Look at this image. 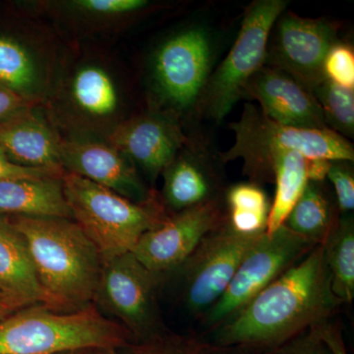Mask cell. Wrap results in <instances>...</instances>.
<instances>
[{"mask_svg":"<svg viewBox=\"0 0 354 354\" xmlns=\"http://www.w3.org/2000/svg\"><path fill=\"white\" fill-rule=\"evenodd\" d=\"M342 305L332 290L324 244H318L205 337L221 346L271 353L330 320Z\"/></svg>","mask_w":354,"mask_h":354,"instance_id":"cell-1","label":"cell"},{"mask_svg":"<svg viewBox=\"0 0 354 354\" xmlns=\"http://www.w3.org/2000/svg\"><path fill=\"white\" fill-rule=\"evenodd\" d=\"M8 218L24 237L39 283L58 311L91 305L104 262L78 223L62 218Z\"/></svg>","mask_w":354,"mask_h":354,"instance_id":"cell-2","label":"cell"},{"mask_svg":"<svg viewBox=\"0 0 354 354\" xmlns=\"http://www.w3.org/2000/svg\"><path fill=\"white\" fill-rule=\"evenodd\" d=\"M131 344L128 330L94 304L71 312L30 305L0 320V354H64Z\"/></svg>","mask_w":354,"mask_h":354,"instance_id":"cell-3","label":"cell"},{"mask_svg":"<svg viewBox=\"0 0 354 354\" xmlns=\"http://www.w3.org/2000/svg\"><path fill=\"white\" fill-rule=\"evenodd\" d=\"M62 183L72 218L99 249L104 263L131 253L140 239L169 215L156 196L133 202L69 172Z\"/></svg>","mask_w":354,"mask_h":354,"instance_id":"cell-4","label":"cell"},{"mask_svg":"<svg viewBox=\"0 0 354 354\" xmlns=\"http://www.w3.org/2000/svg\"><path fill=\"white\" fill-rule=\"evenodd\" d=\"M230 127L234 132L235 142L230 150L221 153V162L243 160L244 172L251 183L274 180L272 160L285 151H295L308 160H354L353 147L342 135L330 129L285 127L268 118L253 104H246L241 118Z\"/></svg>","mask_w":354,"mask_h":354,"instance_id":"cell-5","label":"cell"},{"mask_svg":"<svg viewBox=\"0 0 354 354\" xmlns=\"http://www.w3.org/2000/svg\"><path fill=\"white\" fill-rule=\"evenodd\" d=\"M286 6L285 0H257L246 9L236 41L209 76L200 100L209 118L223 120L241 99L249 79L264 66L272 30Z\"/></svg>","mask_w":354,"mask_h":354,"instance_id":"cell-6","label":"cell"},{"mask_svg":"<svg viewBox=\"0 0 354 354\" xmlns=\"http://www.w3.org/2000/svg\"><path fill=\"white\" fill-rule=\"evenodd\" d=\"M160 285L162 279L132 252L123 254L104 263L93 302L118 319L133 344L150 341L167 332L158 302Z\"/></svg>","mask_w":354,"mask_h":354,"instance_id":"cell-7","label":"cell"},{"mask_svg":"<svg viewBox=\"0 0 354 354\" xmlns=\"http://www.w3.org/2000/svg\"><path fill=\"white\" fill-rule=\"evenodd\" d=\"M316 245L318 244L293 234L286 225L258 237L247 251L227 290L200 319L206 332L234 316Z\"/></svg>","mask_w":354,"mask_h":354,"instance_id":"cell-8","label":"cell"},{"mask_svg":"<svg viewBox=\"0 0 354 354\" xmlns=\"http://www.w3.org/2000/svg\"><path fill=\"white\" fill-rule=\"evenodd\" d=\"M261 235L237 234L225 221L165 278L176 279L179 300L188 314L201 319L213 307L227 290L247 251Z\"/></svg>","mask_w":354,"mask_h":354,"instance_id":"cell-9","label":"cell"},{"mask_svg":"<svg viewBox=\"0 0 354 354\" xmlns=\"http://www.w3.org/2000/svg\"><path fill=\"white\" fill-rule=\"evenodd\" d=\"M212 62L213 41L201 26L183 30L160 44L153 55V82L174 113H184L199 104Z\"/></svg>","mask_w":354,"mask_h":354,"instance_id":"cell-10","label":"cell"},{"mask_svg":"<svg viewBox=\"0 0 354 354\" xmlns=\"http://www.w3.org/2000/svg\"><path fill=\"white\" fill-rule=\"evenodd\" d=\"M225 221L223 198L169 214L140 239L133 255L162 281L189 258L207 235Z\"/></svg>","mask_w":354,"mask_h":354,"instance_id":"cell-11","label":"cell"},{"mask_svg":"<svg viewBox=\"0 0 354 354\" xmlns=\"http://www.w3.org/2000/svg\"><path fill=\"white\" fill-rule=\"evenodd\" d=\"M274 28L272 50H267L266 57L270 66L283 70L310 90L325 80L324 62L337 43L335 23L283 12Z\"/></svg>","mask_w":354,"mask_h":354,"instance_id":"cell-12","label":"cell"},{"mask_svg":"<svg viewBox=\"0 0 354 354\" xmlns=\"http://www.w3.org/2000/svg\"><path fill=\"white\" fill-rule=\"evenodd\" d=\"M241 99L255 100L268 118L285 127L330 129L311 90L276 67H261L244 86Z\"/></svg>","mask_w":354,"mask_h":354,"instance_id":"cell-13","label":"cell"},{"mask_svg":"<svg viewBox=\"0 0 354 354\" xmlns=\"http://www.w3.org/2000/svg\"><path fill=\"white\" fill-rule=\"evenodd\" d=\"M60 160L65 172L99 184L133 202L144 203L155 196L140 178L131 160L109 143L62 139Z\"/></svg>","mask_w":354,"mask_h":354,"instance_id":"cell-14","label":"cell"},{"mask_svg":"<svg viewBox=\"0 0 354 354\" xmlns=\"http://www.w3.org/2000/svg\"><path fill=\"white\" fill-rule=\"evenodd\" d=\"M186 142L171 113L137 116L116 125L109 135L111 145L153 179L162 174Z\"/></svg>","mask_w":354,"mask_h":354,"instance_id":"cell-15","label":"cell"},{"mask_svg":"<svg viewBox=\"0 0 354 354\" xmlns=\"http://www.w3.org/2000/svg\"><path fill=\"white\" fill-rule=\"evenodd\" d=\"M34 109L0 122V146L16 164L64 174L60 160L62 139Z\"/></svg>","mask_w":354,"mask_h":354,"instance_id":"cell-16","label":"cell"},{"mask_svg":"<svg viewBox=\"0 0 354 354\" xmlns=\"http://www.w3.org/2000/svg\"><path fill=\"white\" fill-rule=\"evenodd\" d=\"M0 293L4 302L19 308L43 304L57 310L53 300L39 283L24 237L16 230L8 216L1 214Z\"/></svg>","mask_w":354,"mask_h":354,"instance_id":"cell-17","label":"cell"},{"mask_svg":"<svg viewBox=\"0 0 354 354\" xmlns=\"http://www.w3.org/2000/svg\"><path fill=\"white\" fill-rule=\"evenodd\" d=\"M162 202L171 214L221 199V184L211 160L204 153L179 151L162 171Z\"/></svg>","mask_w":354,"mask_h":354,"instance_id":"cell-18","label":"cell"},{"mask_svg":"<svg viewBox=\"0 0 354 354\" xmlns=\"http://www.w3.org/2000/svg\"><path fill=\"white\" fill-rule=\"evenodd\" d=\"M62 177L0 181V214L7 216L73 220L65 198Z\"/></svg>","mask_w":354,"mask_h":354,"instance_id":"cell-19","label":"cell"},{"mask_svg":"<svg viewBox=\"0 0 354 354\" xmlns=\"http://www.w3.org/2000/svg\"><path fill=\"white\" fill-rule=\"evenodd\" d=\"M67 95L79 115L94 122H106L120 111L121 97L113 75L99 64L81 65L70 78Z\"/></svg>","mask_w":354,"mask_h":354,"instance_id":"cell-20","label":"cell"},{"mask_svg":"<svg viewBox=\"0 0 354 354\" xmlns=\"http://www.w3.org/2000/svg\"><path fill=\"white\" fill-rule=\"evenodd\" d=\"M307 160L295 151L279 153L272 162L276 192L270 209L267 232L272 234L283 225L291 209L298 201L308 183Z\"/></svg>","mask_w":354,"mask_h":354,"instance_id":"cell-21","label":"cell"},{"mask_svg":"<svg viewBox=\"0 0 354 354\" xmlns=\"http://www.w3.org/2000/svg\"><path fill=\"white\" fill-rule=\"evenodd\" d=\"M325 259L335 297L342 304L354 299V223L346 214L337 218L324 242Z\"/></svg>","mask_w":354,"mask_h":354,"instance_id":"cell-22","label":"cell"},{"mask_svg":"<svg viewBox=\"0 0 354 354\" xmlns=\"http://www.w3.org/2000/svg\"><path fill=\"white\" fill-rule=\"evenodd\" d=\"M337 220L332 203L321 183L308 181L283 225L307 241L323 244Z\"/></svg>","mask_w":354,"mask_h":354,"instance_id":"cell-23","label":"cell"},{"mask_svg":"<svg viewBox=\"0 0 354 354\" xmlns=\"http://www.w3.org/2000/svg\"><path fill=\"white\" fill-rule=\"evenodd\" d=\"M225 221L237 234L256 236L267 232L270 204L259 184L239 183L230 186L223 196Z\"/></svg>","mask_w":354,"mask_h":354,"instance_id":"cell-24","label":"cell"},{"mask_svg":"<svg viewBox=\"0 0 354 354\" xmlns=\"http://www.w3.org/2000/svg\"><path fill=\"white\" fill-rule=\"evenodd\" d=\"M39 71L30 51L18 41L0 36V84L26 99L36 101Z\"/></svg>","mask_w":354,"mask_h":354,"instance_id":"cell-25","label":"cell"},{"mask_svg":"<svg viewBox=\"0 0 354 354\" xmlns=\"http://www.w3.org/2000/svg\"><path fill=\"white\" fill-rule=\"evenodd\" d=\"M127 354H269L250 349L214 344L205 337L177 335L169 330L155 339L131 344L122 348Z\"/></svg>","mask_w":354,"mask_h":354,"instance_id":"cell-26","label":"cell"},{"mask_svg":"<svg viewBox=\"0 0 354 354\" xmlns=\"http://www.w3.org/2000/svg\"><path fill=\"white\" fill-rule=\"evenodd\" d=\"M311 92L322 109L327 127L342 137H353L354 91L325 79Z\"/></svg>","mask_w":354,"mask_h":354,"instance_id":"cell-27","label":"cell"},{"mask_svg":"<svg viewBox=\"0 0 354 354\" xmlns=\"http://www.w3.org/2000/svg\"><path fill=\"white\" fill-rule=\"evenodd\" d=\"M145 0H73L58 6L78 17L101 22H111L127 17L148 6Z\"/></svg>","mask_w":354,"mask_h":354,"instance_id":"cell-28","label":"cell"},{"mask_svg":"<svg viewBox=\"0 0 354 354\" xmlns=\"http://www.w3.org/2000/svg\"><path fill=\"white\" fill-rule=\"evenodd\" d=\"M323 69L328 80L342 87L354 88V53L351 46L335 44L326 57Z\"/></svg>","mask_w":354,"mask_h":354,"instance_id":"cell-29","label":"cell"},{"mask_svg":"<svg viewBox=\"0 0 354 354\" xmlns=\"http://www.w3.org/2000/svg\"><path fill=\"white\" fill-rule=\"evenodd\" d=\"M348 160H333L327 178L334 186L337 207L342 214L354 209V176Z\"/></svg>","mask_w":354,"mask_h":354,"instance_id":"cell-30","label":"cell"},{"mask_svg":"<svg viewBox=\"0 0 354 354\" xmlns=\"http://www.w3.org/2000/svg\"><path fill=\"white\" fill-rule=\"evenodd\" d=\"M269 354H333L327 342L319 335L315 327L310 328L301 334L274 349Z\"/></svg>","mask_w":354,"mask_h":354,"instance_id":"cell-31","label":"cell"},{"mask_svg":"<svg viewBox=\"0 0 354 354\" xmlns=\"http://www.w3.org/2000/svg\"><path fill=\"white\" fill-rule=\"evenodd\" d=\"M62 172L23 167L14 162L6 151L0 146V181L17 178H37V177L64 176Z\"/></svg>","mask_w":354,"mask_h":354,"instance_id":"cell-32","label":"cell"},{"mask_svg":"<svg viewBox=\"0 0 354 354\" xmlns=\"http://www.w3.org/2000/svg\"><path fill=\"white\" fill-rule=\"evenodd\" d=\"M36 106V101L26 99L7 88H0V122Z\"/></svg>","mask_w":354,"mask_h":354,"instance_id":"cell-33","label":"cell"},{"mask_svg":"<svg viewBox=\"0 0 354 354\" xmlns=\"http://www.w3.org/2000/svg\"><path fill=\"white\" fill-rule=\"evenodd\" d=\"M333 160L311 158L307 160V177L311 183H322L327 178Z\"/></svg>","mask_w":354,"mask_h":354,"instance_id":"cell-34","label":"cell"},{"mask_svg":"<svg viewBox=\"0 0 354 354\" xmlns=\"http://www.w3.org/2000/svg\"><path fill=\"white\" fill-rule=\"evenodd\" d=\"M19 307L15 306V305L7 304V302H1L0 304V320L6 318V317L10 315L13 312L19 310Z\"/></svg>","mask_w":354,"mask_h":354,"instance_id":"cell-35","label":"cell"},{"mask_svg":"<svg viewBox=\"0 0 354 354\" xmlns=\"http://www.w3.org/2000/svg\"><path fill=\"white\" fill-rule=\"evenodd\" d=\"M85 354H127L123 349L118 348H95L86 351Z\"/></svg>","mask_w":354,"mask_h":354,"instance_id":"cell-36","label":"cell"},{"mask_svg":"<svg viewBox=\"0 0 354 354\" xmlns=\"http://www.w3.org/2000/svg\"><path fill=\"white\" fill-rule=\"evenodd\" d=\"M86 351H77V353H64V354H85Z\"/></svg>","mask_w":354,"mask_h":354,"instance_id":"cell-37","label":"cell"},{"mask_svg":"<svg viewBox=\"0 0 354 354\" xmlns=\"http://www.w3.org/2000/svg\"><path fill=\"white\" fill-rule=\"evenodd\" d=\"M1 302H4V301H3V298H2L1 293H0V304H1Z\"/></svg>","mask_w":354,"mask_h":354,"instance_id":"cell-38","label":"cell"},{"mask_svg":"<svg viewBox=\"0 0 354 354\" xmlns=\"http://www.w3.org/2000/svg\"><path fill=\"white\" fill-rule=\"evenodd\" d=\"M2 87H4V86L1 85V84H0V88H2ZM4 88H6V87H4Z\"/></svg>","mask_w":354,"mask_h":354,"instance_id":"cell-39","label":"cell"}]
</instances>
